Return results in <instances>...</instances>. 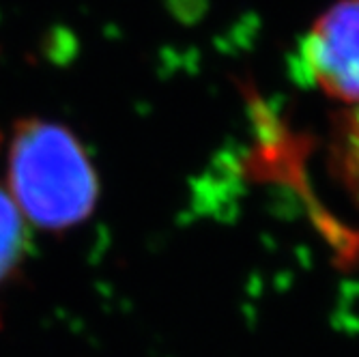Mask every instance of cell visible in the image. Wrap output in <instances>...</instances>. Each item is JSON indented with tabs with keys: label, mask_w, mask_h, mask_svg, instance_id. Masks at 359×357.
<instances>
[{
	"label": "cell",
	"mask_w": 359,
	"mask_h": 357,
	"mask_svg": "<svg viewBox=\"0 0 359 357\" xmlns=\"http://www.w3.org/2000/svg\"><path fill=\"white\" fill-rule=\"evenodd\" d=\"M15 205L46 229L82 222L95 207L97 179L76 138L58 125H24L11 149Z\"/></svg>",
	"instance_id": "1"
},
{
	"label": "cell",
	"mask_w": 359,
	"mask_h": 357,
	"mask_svg": "<svg viewBox=\"0 0 359 357\" xmlns=\"http://www.w3.org/2000/svg\"><path fill=\"white\" fill-rule=\"evenodd\" d=\"M297 72L332 100L359 108V0H340L312 24Z\"/></svg>",
	"instance_id": "2"
},
{
	"label": "cell",
	"mask_w": 359,
	"mask_h": 357,
	"mask_svg": "<svg viewBox=\"0 0 359 357\" xmlns=\"http://www.w3.org/2000/svg\"><path fill=\"white\" fill-rule=\"evenodd\" d=\"M334 159L348 191L359 203V108L348 110L336 127Z\"/></svg>",
	"instance_id": "3"
},
{
	"label": "cell",
	"mask_w": 359,
	"mask_h": 357,
	"mask_svg": "<svg viewBox=\"0 0 359 357\" xmlns=\"http://www.w3.org/2000/svg\"><path fill=\"white\" fill-rule=\"evenodd\" d=\"M24 250V224L11 194L0 187V280L13 271Z\"/></svg>",
	"instance_id": "4"
}]
</instances>
